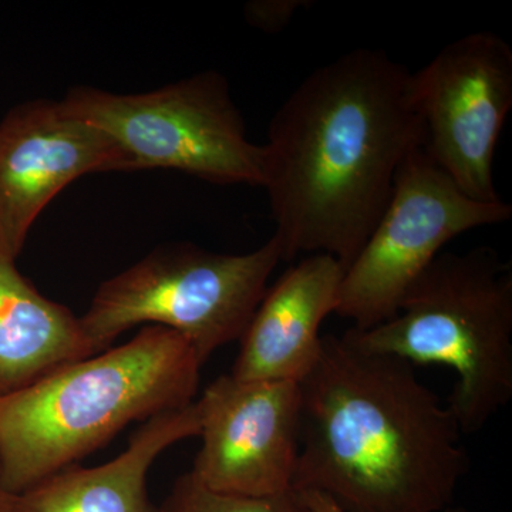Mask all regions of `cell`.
<instances>
[{"instance_id":"3957f363","label":"cell","mask_w":512,"mask_h":512,"mask_svg":"<svg viewBox=\"0 0 512 512\" xmlns=\"http://www.w3.org/2000/svg\"><path fill=\"white\" fill-rule=\"evenodd\" d=\"M202 362L173 330L144 326L117 348L57 369L0 399V468L23 494L77 464L133 421L195 402Z\"/></svg>"},{"instance_id":"8992f818","label":"cell","mask_w":512,"mask_h":512,"mask_svg":"<svg viewBox=\"0 0 512 512\" xmlns=\"http://www.w3.org/2000/svg\"><path fill=\"white\" fill-rule=\"evenodd\" d=\"M63 101L113 140L121 171L175 170L221 185L264 183V147L249 140L227 79L214 70L148 93L73 87Z\"/></svg>"},{"instance_id":"2e32d148","label":"cell","mask_w":512,"mask_h":512,"mask_svg":"<svg viewBox=\"0 0 512 512\" xmlns=\"http://www.w3.org/2000/svg\"><path fill=\"white\" fill-rule=\"evenodd\" d=\"M301 493L303 501H305L306 507L309 508L311 512H343L340 510L338 505L333 503L330 498L326 497V495L313 493V491H299ZM444 512H466L463 510H453V508H448L447 511Z\"/></svg>"},{"instance_id":"4fadbf2b","label":"cell","mask_w":512,"mask_h":512,"mask_svg":"<svg viewBox=\"0 0 512 512\" xmlns=\"http://www.w3.org/2000/svg\"><path fill=\"white\" fill-rule=\"evenodd\" d=\"M82 319L50 301L0 256V399L96 355Z\"/></svg>"},{"instance_id":"5bb4252c","label":"cell","mask_w":512,"mask_h":512,"mask_svg":"<svg viewBox=\"0 0 512 512\" xmlns=\"http://www.w3.org/2000/svg\"><path fill=\"white\" fill-rule=\"evenodd\" d=\"M157 512H311L301 493L268 498H247L217 493L202 485L191 473L175 481Z\"/></svg>"},{"instance_id":"7a4b0ae2","label":"cell","mask_w":512,"mask_h":512,"mask_svg":"<svg viewBox=\"0 0 512 512\" xmlns=\"http://www.w3.org/2000/svg\"><path fill=\"white\" fill-rule=\"evenodd\" d=\"M292 490L326 495L343 512H444L468 460L448 404L399 357L326 335L301 382Z\"/></svg>"},{"instance_id":"8fae6325","label":"cell","mask_w":512,"mask_h":512,"mask_svg":"<svg viewBox=\"0 0 512 512\" xmlns=\"http://www.w3.org/2000/svg\"><path fill=\"white\" fill-rule=\"evenodd\" d=\"M345 266L313 254L285 272L249 320L231 375L245 382L299 383L318 360L320 325L338 308Z\"/></svg>"},{"instance_id":"277c9868","label":"cell","mask_w":512,"mask_h":512,"mask_svg":"<svg viewBox=\"0 0 512 512\" xmlns=\"http://www.w3.org/2000/svg\"><path fill=\"white\" fill-rule=\"evenodd\" d=\"M367 353L456 372L448 406L477 433L512 397V269L494 248L441 252L392 318L343 333Z\"/></svg>"},{"instance_id":"52a82bcc","label":"cell","mask_w":512,"mask_h":512,"mask_svg":"<svg viewBox=\"0 0 512 512\" xmlns=\"http://www.w3.org/2000/svg\"><path fill=\"white\" fill-rule=\"evenodd\" d=\"M512 205L464 194L423 146L397 171L386 210L346 268L336 315L365 330L392 318L400 302L451 239L507 222Z\"/></svg>"},{"instance_id":"5b68a950","label":"cell","mask_w":512,"mask_h":512,"mask_svg":"<svg viewBox=\"0 0 512 512\" xmlns=\"http://www.w3.org/2000/svg\"><path fill=\"white\" fill-rule=\"evenodd\" d=\"M281 261L274 235L248 254L192 244L158 248L100 285L80 316L84 332L101 352L136 326H161L187 340L204 365L215 350L241 339Z\"/></svg>"},{"instance_id":"6da1fadb","label":"cell","mask_w":512,"mask_h":512,"mask_svg":"<svg viewBox=\"0 0 512 512\" xmlns=\"http://www.w3.org/2000/svg\"><path fill=\"white\" fill-rule=\"evenodd\" d=\"M423 141L413 73L383 50L360 47L313 70L276 111L262 146L284 261L326 254L348 268Z\"/></svg>"},{"instance_id":"ba28073f","label":"cell","mask_w":512,"mask_h":512,"mask_svg":"<svg viewBox=\"0 0 512 512\" xmlns=\"http://www.w3.org/2000/svg\"><path fill=\"white\" fill-rule=\"evenodd\" d=\"M423 121V148L464 194L503 200L495 190L494 157L512 109V49L490 30L448 43L413 73Z\"/></svg>"},{"instance_id":"e0dca14e","label":"cell","mask_w":512,"mask_h":512,"mask_svg":"<svg viewBox=\"0 0 512 512\" xmlns=\"http://www.w3.org/2000/svg\"><path fill=\"white\" fill-rule=\"evenodd\" d=\"M0 512H25L20 495L10 491L3 481L2 468H0Z\"/></svg>"},{"instance_id":"9a60e30c","label":"cell","mask_w":512,"mask_h":512,"mask_svg":"<svg viewBox=\"0 0 512 512\" xmlns=\"http://www.w3.org/2000/svg\"><path fill=\"white\" fill-rule=\"evenodd\" d=\"M303 0H261L245 8L248 22L265 32H279L291 23Z\"/></svg>"},{"instance_id":"30bf717a","label":"cell","mask_w":512,"mask_h":512,"mask_svg":"<svg viewBox=\"0 0 512 512\" xmlns=\"http://www.w3.org/2000/svg\"><path fill=\"white\" fill-rule=\"evenodd\" d=\"M121 171L116 144L63 100L18 104L0 121V256L18 259L39 215L77 178Z\"/></svg>"},{"instance_id":"7c38bea8","label":"cell","mask_w":512,"mask_h":512,"mask_svg":"<svg viewBox=\"0 0 512 512\" xmlns=\"http://www.w3.org/2000/svg\"><path fill=\"white\" fill-rule=\"evenodd\" d=\"M200 436L197 403L144 421L123 453L96 467L63 468L20 494L25 512H157L147 476L168 447Z\"/></svg>"},{"instance_id":"9c48e42d","label":"cell","mask_w":512,"mask_h":512,"mask_svg":"<svg viewBox=\"0 0 512 512\" xmlns=\"http://www.w3.org/2000/svg\"><path fill=\"white\" fill-rule=\"evenodd\" d=\"M195 403L202 446L190 473L202 485L247 498L292 490L299 457V383L224 375Z\"/></svg>"}]
</instances>
